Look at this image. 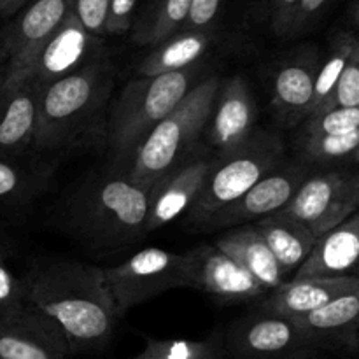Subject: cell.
<instances>
[{
  "mask_svg": "<svg viewBox=\"0 0 359 359\" xmlns=\"http://www.w3.org/2000/svg\"><path fill=\"white\" fill-rule=\"evenodd\" d=\"M223 337L212 333L207 340L146 339L142 353L132 359H221Z\"/></svg>",
  "mask_w": 359,
  "mask_h": 359,
  "instance_id": "cell-27",
  "label": "cell"
},
{
  "mask_svg": "<svg viewBox=\"0 0 359 359\" xmlns=\"http://www.w3.org/2000/svg\"><path fill=\"white\" fill-rule=\"evenodd\" d=\"M354 107H359V46L351 53L349 60H347L346 67H344L342 74H340L339 81H337L328 100L318 111L312 112V114L332 111V109Z\"/></svg>",
  "mask_w": 359,
  "mask_h": 359,
  "instance_id": "cell-31",
  "label": "cell"
},
{
  "mask_svg": "<svg viewBox=\"0 0 359 359\" xmlns=\"http://www.w3.org/2000/svg\"><path fill=\"white\" fill-rule=\"evenodd\" d=\"M74 4L76 0H30L23 7L0 41L7 53L2 84L11 86L27 79L35 58L62 27Z\"/></svg>",
  "mask_w": 359,
  "mask_h": 359,
  "instance_id": "cell-9",
  "label": "cell"
},
{
  "mask_svg": "<svg viewBox=\"0 0 359 359\" xmlns=\"http://www.w3.org/2000/svg\"><path fill=\"white\" fill-rule=\"evenodd\" d=\"M69 342L51 318L23 304L0 312V359H67Z\"/></svg>",
  "mask_w": 359,
  "mask_h": 359,
  "instance_id": "cell-11",
  "label": "cell"
},
{
  "mask_svg": "<svg viewBox=\"0 0 359 359\" xmlns=\"http://www.w3.org/2000/svg\"><path fill=\"white\" fill-rule=\"evenodd\" d=\"M44 179L46 175L28 170L14 160L0 158V209L28 202L37 195Z\"/></svg>",
  "mask_w": 359,
  "mask_h": 359,
  "instance_id": "cell-29",
  "label": "cell"
},
{
  "mask_svg": "<svg viewBox=\"0 0 359 359\" xmlns=\"http://www.w3.org/2000/svg\"><path fill=\"white\" fill-rule=\"evenodd\" d=\"M358 174L337 168L309 175L290 203L279 212L300 221L316 237H321L358 212Z\"/></svg>",
  "mask_w": 359,
  "mask_h": 359,
  "instance_id": "cell-8",
  "label": "cell"
},
{
  "mask_svg": "<svg viewBox=\"0 0 359 359\" xmlns=\"http://www.w3.org/2000/svg\"><path fill=\"white\" fill-rule=\"evenodd\" d=\"M330 2L332 0H300L287 37H297V35H302L309 28H312V25L323 16Z\"/></svg>",
  "mask_w": 359,
  "mask_h": 359,
  "instance_id": "cell-36",
  "label": "cell"
},
{
  "mask_svg": "<svg viewBox=\"0 0 359 359\" xmlns=\"http://www.w3.org/2000/svg\"><path fill=\"white\" fill-rule=\"evenodd\" d=\"M300 0H270V27L279 37H287Z\"/></svg>",
  "mask_w": 359,
  "mask_h": 359,
  "instance_id": "cell-37",
  "label": "cell"
},
{
  "mask_svg": "<svg viewBox=\"0 0 359 359\" xmlns=\"http://www.w3.org/2000/svg\"><path fill=\"white\" fill-rule=\"evenodd\" d=\"M214 161L216 156L191 153L151 186L147 233L167 226L191 209Z\"/></svg>",
  "mask_w": 359,
  "mask_h": 359,
  "instance_id": "cell-13",
  "label": "cell"
},
{
  "mask_svg": "<svg viewBox=\"0 0 359 359\" xmlns=\"http://www.w3.org/2000/svg\"><path fill=\"white\" fill-rule=\"evenodd\" d=\"M102 272L118 318L165 291L188 287L184 252L177 255L158 248L142 249Z\"/></svg>",
  "mask_w": 359,
  "mask_h": 359,
  "instance_id": "cell-7",
  "label": "cell"
},
{
  "mask_svg": "<svg viewBox=\"0 0 359 359\" xmlns=\"http://www.w3.org/2000/svg\"><path fill=\"white\" fill-rule=\"evenodd\" d=\"M139 0H111L107 13L105 35L125 34L132 28Z\"/></svg>",
  "mask_w": 359,
  "mask_h": 359,
  "instance_id": "cell-34",
  "label": "cell"
},
{
  "mask_svg": "<svg viewBox=\"0 0 359 359\" xmlns=\"http://www.w3.org/2000/svg\"><path fill=\"white\" fill-rule=\"evenodd\" d=\"M6 62H7V53H6V48L2 46V42H0V81H2L4 77V67H6Z\"/></svg>",
  "mask_w": 359,
  "mask_h": 359,
  "instance_id": "cell-39",
  "label": "cell"
},
{
  "mask_svg": "<svg viewBox=\"0 0 359 359\" xmlns=\"http://www.w3.org/2000/svg\"><path fill=\"white\" fill-rule=\"evenodd\" d=\"M358 277L286 280L279 287L269 291L262 304V311L263 314L290 319L323 307L344 294L358 293Z\"/></svg>",
  "mask_w": 359,
  "mask_h": 359,
  "instance_id": "cell-19",
  "label": "cell"
},
{
  "mask_svg": "<svg viewBox=\"0 0 359 359\" xmlns=\"http://www.w3.org/2000/svg\"><path fill=\"white\" fill-rule=\"evenodd\" d=\"M359 258V216L354 212L344 223L318 237L311 255L290 280L356 277Z\"/></svg>",
  "mask_w": 359,
  "mask_h": 359,
  "instance_id": "cell-16",
  "label": "cell"
},
{
  "mask_svg": "<svg viewBox=\"0 0 359 359\" xmlns=\"http://www.w3.org/2000/svg\"><path fill=\"white\" fill-rule=\"evenodd\" d=\"M114 88V69L100 53L79 70L41 88L32 149L60 151L98 126Z\"/></svg>",
  "mask_w": 359,
  "mask_h": 359,
  "instance_id": "cell-2",
  "label": "cell"
},
{
  "mask_svg": "<svg viewBox=\"0 0 359 359\" xmlns=\"http://www.w3.org/2000/svg\"><path fill=\"white\" fill-rule=\"evenodd\" d=\"M359 130V107L332 109L304 119L302 135H342Z\"/></svg>",
  "mask_w": 359,
  "mask_h": 359,
  "instance_id": "cell-30",
  "label": "cell"
},
{
  "mask_svg": "<svg viewBox=\"0 0 359 359\" xmlns=\"http://www.w3.org/2000/svg\"><path fill=\"white\" fill-rule=\"evenodd\" d=\"M219 84V76L200 79L181 104L154 126L126 167L125 174L132 181L151 188L161 175L195 153L200 137L207 130Z\"/></svg>",
  "mask_w": 359,
  "mask_h": 359,
  "instance_id": "cell-5",
  "label": "cell"
},
{
  "mask_svg": "<svg viewBox=\"0 0 359 359\" xmlns=\"http://www.w3.org/2000/svg\"><path fill=\"white\" fill-rule=\"evenodd\" d=\"M188 287L209 293L219 300H255L266 293L258 280L233 258L210 244H200L184 252Z\"/></svg>",
  "mask_w": 359,
  "mask_h": 359,
  "instance_id": "cell-12",
  "label": "cell"
},
{
  "mask_svg": "<svg viewBox=\"0 0 359 359\" xmlns=\"http://www.w3.org/2000/svg\"><path fill=\"white\" fill-rule=\"evenodd\" d=\"M149 186L118 168L81 186L70 205V226L93 249H119L147 233Z\"/></svg>",
  "mask_w": 359,
  "mask_h": 359,
  "instance_id": "cell-3",
  "label": "cell"
},
{
  "mask_svg": "<svg viewBox=\"0 0 359 359\" xmlns=\"http://www.w3.org/2000/svg\"><path fill=\"white\" fill-rule=\"evenodd\" d=\"M214 245L244 266L266 293L286 283L279 263L255 224L230 228L216 238Z\"/></svg>",
  "mask_w": 359,
  "mask_h": 359,
  "instance_id": "cell-22",
  "label": "cell"
},
{
  "mask_svg": "<svg viewBox=\"0 0 359 359\" xmlns=\"http://www.w3.org/2000/svg\"><path fill=\"white\" fill-rule=\"evenodd\" d=\"M309 175H311V168L302 160L291 161L286 165L280 163L276 170L256 182L241 198L221 209L219 212L212 214L200 226L207 228V230L235 228L272 216L290 203V200L293 198L294 193L298 191V188L304 184Z\"/></svg>",
  "mask_w": 359,
  "mask_h": 359,
  "instance_id": "cell-10",
  "label": "cell"
},
{
  "mask_svg": "<svg viewBox=\"0 0 359 359\" xmlns=\"http://www.w3.org/2000/svg\"><path fill=\"white\" fill-rule=\"evenodd\" d=\"M111 0H76L74 13L84 27V30L93 37L105 35L107 13Z\"/></svg>",
  "mask_w": 359,
  "mask_h": 359,
  "instance_id": "cell-32",
  "label": "cell"
},
{
  "mask_svg": "<svg viewBox=\"0 0 359 359\" xmlns=\"http://www.w3.org/2000/svg\"><path fill=\"white\" fill-rule=\"evenodd\" d=\"M25 304L23 283L18 279L0 256V312L11 311Z\"/></svg>",
  "mask_w": 359,
  "mask_h": 359,
  "instance_id": "cell-35",
  "label": "cell"
},
{
  "mask_svg": "<svg viewBox=\"0 0 359 359\" xmlns=\"http://www.w3.org/2000/svg\"><path fill=\"white\" fill-rule=\"evenodd\" d=\"M256 123V104L248 81L233 76L221 81L207 123V139L217 154L230 153L244 146L252 137Z\"/></svg>",
  "mask_w": 359,
  "mask_h": 359,
  "instance_id": "cell-15",
  "label": "cell"
},
{
  "mask_svg": "<svg viewBox=\"0 0 359 359\" xmlns=\"http://www.w3.org/2000/svg\"><path fill=\"white\" fill-rule=\"evenodd\" d=\"M307 344L293 323L272 314L242 319L231 328V351L242 359H263Z\"/></svg>",
  "mask_w": 359,
  "mask_h": 359,
  "instance_id": "cell-20",
  "label": "cell"
},
{
  "mask_svg": "<svg viewBox=\"0 0 359 359\" xmlns=\"http://www.w3.org/2000/svg\"><path fill=\"white\" fill-rule=\"evenodd\" d=\"M102 51L98 37L88 34L81 21L77 20L74 9L55 32L51 39L46 42L42 51L30 67L28 77L35 83L37 90L70 76L81 67L97 58ZM27 77V79H28Z\"/></svg>",
  "mask_w": 359,
  "mask_h": 359,
  "instance_id": "cell-14",
  "label": "cell"
},
{
  "mask_svg": "<svg viewBox=\"0 0 359 359\" xmlns=\"http://www.w3.org/2000/svg\"><path fill=\"white\" fill-rule=\"evenodd\" d=\"M39 91L34 81L6 86L0 81V158L14 160L34 144Z\"/></svg>",
  "mask_w": 359,
  "mask_h": 359,
  "instance_id": "cell-18",
  "label": "cell"
},
{
  "mask_svg": "<svg viewBox=\"0 0 359 359\" xmlns=\"http://www.w3.org/2000/svg\"><path fill=\"white\" fill-rule=\"evenodd\" d=\"M319 63V53L314 48H305L280 63L273 74V104L290 125L304 121L311 114Z\"/></svg>",
  "mask_w": 359,
  "mask_h": 359,
  "instance_id": "cell-17",
  "label": "cell"
},
{
  "mask_svg": "<svg viewBox=\"0 0 359 359\" xmlns=\"http://www.w3.org/2000/svg\"><path fill=\"white\" fill-rule=\"evenodd\" d=\"M200 65L130 81L111 107L105 137L112 163L126 170L137 147L198 83Z\"/></svg>",
  "mask_w": 359,
  "mask_h": 359,
  "instance_id": "cell-4",
  "label": "cell"
},
{
  "mask_svg": "<svg viewBox=\"0 0 359 359\" xmlns=\"http://www.w3.org/2000/svg\"><path fill=\"white\" fill-rule=\"evenodd\" d=\"M359 130L342 135H302L300 160L304 163H332L356 156Z\"/></svg>",
  "mask_w": 359,
  "mask_h": 359,
  "instance_id": "cell-28",
  "label": "cell"
},
{
  "mask_svg": "<svg viewBox=\"0 0 359 359\" xmlns=\"http://www.w3.org/2000/svg\"><path fill=\"white\" fill-rule=\"evenodd\" d=\"M358 46L359 41L354 32H339V34L333 37L332 44H330L328 56H326L325 60H321V63H319L318 76H316L314 83V100H312L311 114L314 111H318V109L328 100L333 88H335L337 81H339L340 74H342L344 67H346L347 60H349L351 53H353L354 48H358Z\"/></svg>",
  "mask_w": 359,
  "mask_h": 359,
  "instance_id": "cell-26",
  "label": "cell"
},
{
  "mask_svg": "<svg viewBox=\"0 0 359 359\" xmlns=\"http://www.w3.org/2000/svg\"><path fill=\"white\" fill-rule=\"evenodd\" d=\"M191 0H151L132 25L137 46H158L179 34L188 18Z\"/></svg>",
  "mask_w": 359,
  "mask_h": 359,
  "instance_id": "cell-25",
  "label": "cell"
},
{
  "mask_svg": "<svg viewBox=\"0 0 359 359\" xmlns=\"http://www.w3.org/2000/svg\"><path fill=\"white\" fill-rule=\"evenodd\" d=\"M359 291L344 294L323 307L290 318L305 342H328L358 347Z\"/></svg>",
  "mask_w": 359,
  "mask_h": 359,
  "instance_id": "cell-21",
  "label": "cell"
},
{
  "mask_svg": "<svg viewBox=\"0 0 359 359\" xmlns=\"http://www.w3.org/2000/svg\"><path fill=\"white\" fill-rule=\"evenodd\" d=\"M252 224L262 233L286 279L293 276L298 266L307 259L318 241L304 223L280 212L263 217Z\"/></svg>",
  "mask_w": 359,
  "mask_h": 359,
  "instance_id": "cell-23",
  "label": "cell"
},
{
  "mask_svg": "<svg viewBox=\"0 0 359 359\" xmlns=\"http://www.w3.org/2000/svg\"><path fill=\"white\" fill-rule=\"evenodd\" d=\"M223 0H191L181 32H212Z\"/></svg>",
  "mask_w": 359,
  "mask_h": 359,
  "instance_id": "cell-33",
  "label": "cell"
},
{
  "mask_svg": "<svg viewBox=\"0 0 359 359\" xmlns=\"http://www.w3.org/2000/svg\"><path fill=\"white\" fill-rule=\"evenodd\" d=\"M214 42V32H179L154 46L153 51L137 65V77L160 76L198 65L200 58Z\"/></svg>",
  "mask_w": 359,
  "mask_h": 359,
  "instance_id": "cell-24",
  "label": "cell"
},
{
  "mask_svg": "<svg viewBox=\"0 0 359 359\" xmlns=\"http://www.w3.org/2000/svg\"><path fill=\"white\" fill-rule=\"evenodd\" d=\"M25 304L39 309L62 328L70 353L102 347L118 314L102 266L72 259L39 262L21 279Z\"/></svg>",
  "mask_w": 359,
  "mask_h": 359,
  "instance_id": "cell-1",
  "label": "cell"
},
{
  "mask_svg": "<svg viewBox=\"0 0 359 359\" xmlns=\"http://www.w3.org/2000/svg\"><path fill=\"white\" fill-rule=\"evenodd\" d=\"M284 160V144L270 132H255L244 146L217 154L198 198L188 210L193 224L233 203Z\"/></svg>",
  "mask_w": 359,
  "mask_h": 359,
  "instance_id": "cell-6",
  "label": "cell"
},
{
  "mask_svg": "<svg viewBox=\"0 0 359 359\" xmlns=\"http://www.w3.org/2000/svg\"><path fill=\"white\" fill-rule=\"evenodd\" d=\"M30 0H0V16H13L23 9Z\"/></svg>",
  "mask_w": 359,
  "mask_h": 359,
  "instance_id": "cell-38",
  "label": "cell"
}]
</instances>
